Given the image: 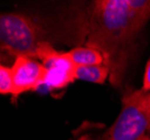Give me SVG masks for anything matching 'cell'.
<instances>
[{
  "label": "cell",
  "instance_id": "cell-9",
  "mask_svg": "<svg viewBox=\"0 0 150 140\" xmlns=\"http://www.w3.org/2000/svg\"><path fill=\"white\" fill-rule=\"evenodd\" d=\"M127 4L138 17L146 21L150 19V0H127Z\"/></svg>",
  "mask_w": 150,
  "mask_h": 140
},
{
  "label": "cell",
  "instance_id": "cell-5",
  "mask_svg": "<svg viewBox=\"0 0 150 140\" xmlns=\"http://www.w3.org/2000/svg\"><path fill=\"white\" fill-rule=\"evenodd\" d=\"M10 67L15 88L13 99H17L26 92L36 91L39 86L45 85L48 76V69L46 66L27 56L16 57Z\"/></svg>",
  "mask_w": 150,
  "mask_h": 140
},
{
  "label": "cell",
  "instance_id": "cell-8",
  "mask_svg": "<svg viewBox=\"0 0 150 140\" xmlns=\"http://www.w3.org/2000/svg\"><path fill=\"white\" fill-rule=\"evenodd\" d=\"M13 78L11 67L1 65L0 66V93L1 94H11L13 96Z\"/></svg>",
  "mask_w": 150,
  "mask_h": 140
},
{
  "label": "cell",
  "instance_id": "cell-6",
  "mask_svg": "<svg viewBox=\"0 0 150 140\" xmlns=\"http://www.w3.org/2000/svg\"><path fill=\"white\" fill-rule=\"evenodd\" d=\"M75 66H90V65H102L104 64L103 55L95 48L90 46H77L67 52Z\"/></svg>",
  "mask_w": 150,
  "mask_h": 140
},
{
  "label": "cell",
  "instance_id": "cell-2",
  "mask_svg": "<svg viewBox=\"0 0 150 140\" xmlns=\"http://www.w3.org/2000/svg\"><path fill=\"white\" fill-rule=\"evenodd\" d=\"M42 28L29 16L19 13H4L0 16L1 49L13 57L36 58Z\"/></svg>",
  "mask_w": 150,
  "mask_h": 140
},
{
  "label": "cell",
  "instance_id": "cell-7",
  "mask_svg": "<svg viewBox=\"0 0 150 140\" xmlns=\"http://www.w3.org/2000/svg\"><path fill=\"white\" fill-rule=\"evenodd\" d=\"M110 75H111V71L104 64L77 66L75 70L76 80H82V81L95 83V84H103Z\"/></svg>",
  "mask_w": 150,
  "mask_h": 140
},
{
  "label": "cell",
  "instance_id": "cell-11",
  "mask_svg": "<svg viewBox=\"0 0 150 140\" xmlns=\"http://www.w3.org/2000/svg\"><path fill=\"white\" fill-rule=\"evenodd\" d=\"M138 140H150V136H148V134H144L141 138H139Z\"/></svg>",
  "mask_w": 150,
  "mask_h": 140
},
{
  "label": "cell",
  "instance_id": "cell-4",
  "mask_svg": "<svg viewBox=\"0 0 150 140\" xmlns=\"http://www.w3.org/2000/svg\"><path fill=\"white\" fill-rule=\"evenodd\" d=\"M36 58L48 69L45 85L50 89H62L76 80V66L69 57L67 52L56 51L48 42L42 40L37 46Z\"/></svg>",
  "mask_w": 150,
  "mask_h": 140
},
{
  "label": "cell",
  "instance_id": "cell-1",
  "mask_svg": "<svg viewBox=\"0 0 150 140\" xmlns=\"http://www.w3.org/2000/svg\"><path fill=\"white\" fill-rule=\"evenodd\" d=\"M146 23L129 8L127 0L93 2L86 46L103 55L104 65L111 71V83L115 86L123 76L129 46Z\"/></svg>",
  "mask_w": 150,
  "mask_h": 140
},
{
  "label": "cell",
  "instance_id": "cell-10",
  "mask_svg": "<svg viewBox=\"0 0 150 140\" xmlns=\"http://www.w3.org/2000/svg\"><path fill=\"white\" fill-rule=\"evenodd\" d=\"M141 90H144L146 92H150V58L149 61L147 62V65H146L144 82H142V88H141Z\"/></svg>",
  "mask_w": 150,
  "mask_h": 140
},
{
  "label": "cell",
  "instance_id": "cell-12",
  "mask_svg": "<svg viewBox=\"0 0 150 140\" xmlns=\"http://www.w3.org/2000/svg\"><path fill=\"white\" fill-rule=\"evenodd\" d=\"M79 140H91V138H90L88 136H82V137Z\"/></svg>",
  "mask_w": 150,
  "mask_h": 140
},
{
  "label": "cell",
  "instance_id": "cell-13",
  "mask_svg": "<svg viewBox=\"0 0 150 140\" xmlns=\"http://www.w3.org/2000/svg\"><path fill=\"white\" fill-rule=\"evenodd\" d=\"M148 131H149V132H150V126H149V129H148Z\"/></svg>",
  "mask_w": 150,
  "mask_h": 140
},
{
  "label": "cell",
  "instance_id": "cell-3",
  "mask_svg": "<svg viewBox=\"0 0 150 140\" xmlns=\"http://www.w3.org/2000/svg\"><path fill=\"white\" fill-rule=\"evenodd\" d=\"M150 126V92L133 91L122 100V110L104 140H138Z\"/></svg>",
  "mask_w": 150,
  "mask_h": 140
}]
</instances>
